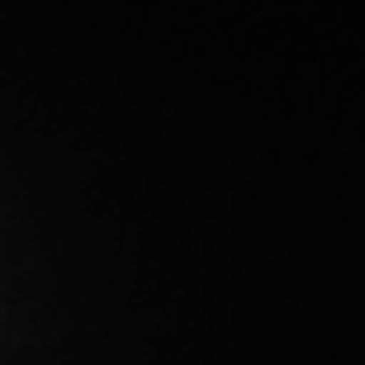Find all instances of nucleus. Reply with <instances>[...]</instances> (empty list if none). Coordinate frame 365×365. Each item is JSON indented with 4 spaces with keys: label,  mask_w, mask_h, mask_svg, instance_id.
I'll return each instance as SVG.
<instances>
[]
</instances>
